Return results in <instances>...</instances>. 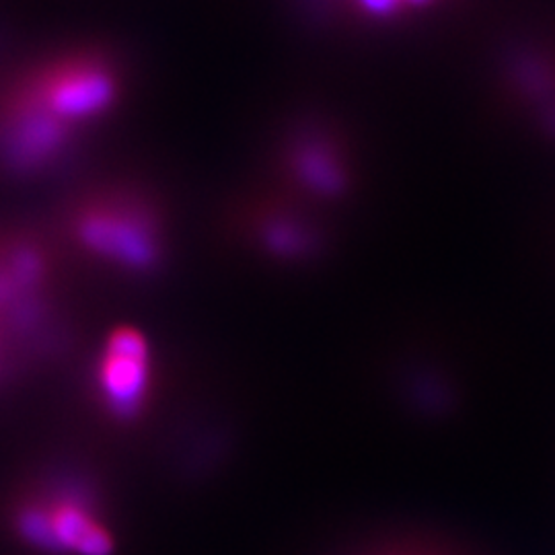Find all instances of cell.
Wrapping results in <instances>:
<instances>
[{"label": "cell", "mask_w": 555, "mask_h": 555, "mask_svg": "<svg viewBox=\"0 0 555 555\" xmlns=\"http://www.w3.org/2000/svg\"><path fill=\"white\" fill-rule=\"evenodd\" d=\"M98 391L116 416H134L151 387V348L134 327H118L105 337L98 358Z\"/></svg>", "instance_id": "277c9868"}, {"label": "cell", "mask_w": 555, "mask_h": 555, "mask_svg": "<svg viewBox=\"0 0 555 555\" xmlns=\"http://www.w3.org/2000/svg\"><path fill=\"white\" fill-rule=\"evenodd\" d=\"M358 4L364 9V11H371V13H389L401 4H408V2H417V0H357Z\"/></svg>", "instance_id": "5b68a950"}, {"label": "cell", "mask_w": 555, "mask_h": 555, "mask_svg": "<svg viewBox=\"0 0 555 555\" xmlns=\"http://www.w3.org/2000/svg\"><path fill=\"white\" fill-rule=\"evenodd\" d=\"M17 529L29 543L68 555H107L114 547L109 529L77 498L25 504L17 515Z\"/></svg>", "instance_id": "3957f363"}, {"label": "cell", "mask_w": 555, "mask_h": 555, "mask_svg": "<svg viewBox=\"0 0 555 555\" xmlns=\"http://www.w3.org/2000/svg\"><path fill=\"white\" fill-rule=\"evenodd\" d=\"M107 56L68 52L46 60L13 87L0 112V149L15 169L36 171L109 118L119 100Z\"/></svg>", "instance_id": "6da1fadb"}, {"label": "cell", "mask_w": 555, "mask_h": 555, "mask_svg": "<svg viewBox=\"0 0 555 555\" xmlns=\"http://www.w3.org/2000/svg\"><path fill=\"white\" fill-rule=\"evenodd\" d=\"M151 219L137 202L93 199L75 215L73 233L101 261L142 270L159 258V231Z\"/></svg>", "instance_id": "7a4b0ae2"}]
</instances>
